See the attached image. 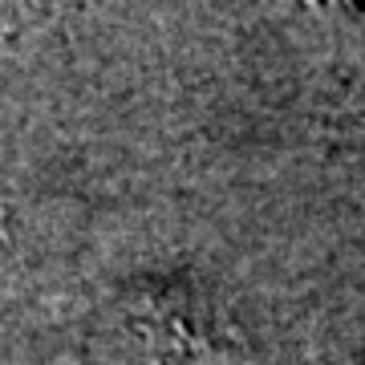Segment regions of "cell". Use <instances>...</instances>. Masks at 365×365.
Returning <instances> with one entry per match:
<instances>
[{
    "instance_id": "6da1fadb",
    "label": "cell",
    "mask_w": 365,
    "mask_h": 365,
    "mask_svg": "<svg viewBox=\"0 0 365 365\" xmlns=\"http://www.w3.org/2000/svg\"><path fill=\"white\" fill-rule=\"evenodd\" d=\"M163 357L182 365H235L240 345L232 329L215 325L207 313H199L195 304H170L163 313Z\"/></svg>"
}]
</instances>
